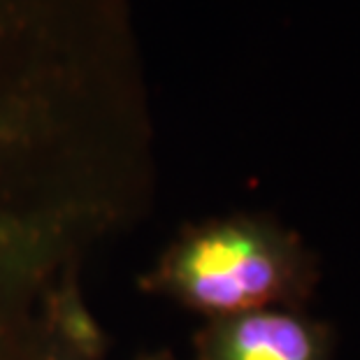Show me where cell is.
<instances>
[{"label": "cell", "instance_id": "cell-1", "mask_svg": "<svg viewBox=\"0 0 360 360\" xmlns=\"http://www.w3.org/2000/svg\"><path fill=\"white\" fill-rule=\"evenodd\" d=\"M297 260L272 233L224 224L195 235L174 263V281L191 302L221 314H247L293 286Z\"/></svg>", "mask_w": 360, "mask_h": 360}, {"label": "cell", "instance_id": "cell-2", "mask_svg": "<svg viewBox=\"0 0 360 360\" xmlns=\"http://www.w3.org/2000/svg\"><path fill=\"white\" fill-rule=\"evenodd\" d=\"M210 360H330L326 335L286 311L231 316L210 340Z\"/></svg>", "mask_w": 360, "mask_h": 360}, {"label": "cell", "instance_id": "cell-3", "mask_svg": "<svg viewBox=\"0 0 360 360\" xmlns=\"http://www.w3.org/2000/svg\"><path fill=\"white\" fill-rule=\"evenodd\" d=\"M96 0H0V56Z\"/></svg>", "mask_w": 360, "mask_h": 360}]
</instances>
